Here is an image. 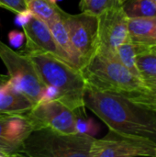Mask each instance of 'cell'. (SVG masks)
Returning <instances> with one entry per match:
<instances>
[{
	"instance_id": "6da1fadb",
	"label": "cell",
	"mask_w": 156,
	"mask_h": 157,
	"mask_svg": "<svg viewBox=\"0 0 156 157\" xmlns=\"http://www.w3.org/2000/svg\"><path fill=\"white\" fill-rule=\"evenodd\" d=\"M83 99L110 132L156 148V111L87 83Z\"/></svg>"
},
{
	"instance_id": "7a4b0ae2",
	"label": "cell",
	"mask_w": 156,
	"mask_h": 157,
	"mask_svg": "<svg viewBox=\"0 0 156 157\" xmlns=\"http://www.w3.org/2000/svg\"><path fill=\"white\" fill-rule=\"evenodd\" d=\"M42 83L55 92V98L74 110L85 108L86 81L81 70L47 52H27Z\"/></svg>"
},
{
	"instance_id": "3957f363",
	"label": "cell",
	"mask_w": 156,
	"mask_h": 157,
	"mask_svg": "<svg viewBox=\"0 0 156 157\" xmlns=\"http://www.w3.org/2000/svg\"><path fill=\"white\" fill-rule=\"evenodd\" d=\"M81 72L90 86L106 92L133 99L148 90L144 84L117 59L96 52Z\"/></svg>"
},
{
	"instance_id": "277c9868",
	"label": "cell",
	"mask_w": 156,
	"mask_h": 157,
	"mask_svg": "<svg viewBox=\"0 0 156 157\" xmlns=\"http://www.w3.org/2000/svg\"><path fill=\"white\" fill-rule=\"evenodd\" d=\"M95 137L83 132L63 133L51 129L33 130L24 142L20 155L29 157H91Z\"/></svg>"
},
{
	"instance_id": "5b68a950",
	"label": "cell",
	"mask_w": 156,
	"mask_h": 157,
	"mask_svg": "<svg viewBox=\"0 0 156 157\" xmlns=\"http://www.w3.org/2000/svg\"><path fill=\"white\" fill-rule=\"evenodd\" d=\"M0 60L7 70L10 82L33 105L43 99L46 86L40 78L33 62L26 52H16L0 40Z\"/></svg>"
},
{
	"instance_id": "8992f818",
	"label": "cell",
	"mask_w": 156,
	"mask_h": 157,
	"mask_svg": "<svg viewBox=\"0 0 156 157\" xmlns=\"http://www.w3.org/2000/svg\"><path fill=\"white\" fill-rule=\"evenodd\" d=\"M24 115L29 119L34 130L45 128L63 133L78 132L75 110L57 99L40 100Z\"/></svg>"
},
{
	"instance_id": "52a82bcc",
	"label": "cell",
	"mask_w": 156,
	"mask_h": 157,
	"mask_svg": "<svg viewBox=\"0 0 156 157\" xmlns=\"http://www.w3.org/2000/svg\"><path fill=\"white\" fill-rule=\"evenodd\" d=\"M97 52L112 57L119 46L130 40L128 20L122 5L109 8L97 15Z\"/></svg>"
},
{
	"instance_id": "ba28073f",
	"label": "cell",
	"mask_w": 156,
	"mask_h": 157,
	"mask_svg": "<svg viewBox=\"0 0 156 157\" xmlns=\"http://www.w3.org/2000/svg\"><path fill=\"white\" fill-rule=\"evenodd\" d=\"M63 21L72 44L84 66L97 51V16L86 12L75 15L67 13Z\"/></svg>"
},
{
	"instance_id": "9c48e42d",
	"label": "cell",
	"mask_w": 156,
	"mask_h": 157,
	"mask_svg": "<svg viewBox=\"0 0 156 157\" xmlns=\"http://www.w3.org/2000/svg\"><path fill=\"white\" fill-rule=\"evenodd\" d=\"M155 147L136 142L113 132L92 143L91 157L154 156Z\"/></svg>"
},
{
	"instance_id": "30bf717a",
	"label": "cell",
	"mask_w": 156,
	"mask_h": 157,
	"mask_svg": "<svg viewBox=\"0 0 156 157\" xmlns=\"http://www.w3.org/2000/svg\"><path fill=\"white\" fill-rule=\"evenodd\" d=\"M34 127L26 115L11 114L0 116V149L11 157L21 156L20 151Z\"/></svg>"
},
{
	"instance_id": "8fae6325",
	"label": "cell",
	"mask_w": 156,
	"mask_h": 157,
	"mask_svg": "<svg viewBox=\"0 0 156 157\" xmlns=\"http://www.w3.org/2000/svg\"><path fill=\"white\" fill-rule=\"evenodd\" d=\"M22 28L26 40V52H47L67 62L47 23L31 14L28 22Z\"/></svg>"
},
{
	"instance_id": "7c38bea8",
	"label": "cell",
	"mask_w": 156,
	"mask_h": 157,
	"mask_svg": "<svg viewBox=\"0 0 156 157\" xmlns=\"http://www.w3.org/2000/svg\"><path fill=\"white\" fill-rule=\"evenodd\" d=\"M33 106V103L14 86L9 76L0 75V115H24Z\"/></svg>"
},
{
	"instance_id": "4fadbf2b",
	"label": "cell",
	"mask_w": 156,
	"mask_h": 157,
	"mask_svg": "<svg viewBox=\"0 0 156 157\" xmlns=\"http://www.w3.org/2000/svg\"><path fill=\"white\" fill-rule=\"evenodd\" d=\"M128 30L132 43L148 47L156 42V17H130Z\"/></svg>"
},
{
	"instance_id": "5bb4252c",
	"label": "cell",
	"mask_w": 156,
	"mask_h": 157,
	"mask_svg": "<svg viewBox=\"0 0 156 157\" xmlns=\"http://www.w3.org/2000/svg\"><path fill=\"white\" fill-rule=\"evenodd\" d=\"M47 24L57 45L63 52L67 62L74 68L81 70V68L83 67V63L72 44L63 18H57L51 20Z\"/></svg>"
},
{
	"instance_id": "9a60e30c",
	"label": "cell",
	"mask_w": 156,
	"mask_h": 157,
	"mask_svg": "<svg viewBox=\"0 0 156 157\" xmlns=\"http://www.w3.org/2000/svg\"><path fill=\"white\" fill-rule=\"evenodd\" d=\"M136 63L140 78L148 89H156V53L145 47L136 45Z\"/></svg>"
},
{
	"instance_id": "2e32d148",
	"label": "cell",
	"mask_w": 156,
	"mask_h": 157,
	"mask_svg": "<svg viewBox=\"0 0 156 157\" xmlns=\"http://www.w3.org/2000/svg\"><path fill=\"white\" fill-rule=\"evenodd\" d=\"M26 3L28 10L45 23L63 18L67 14L52 0H26Z\"/></svg>"
},
{
	"instance_id": "e0dca14e",
	"label": "cell",
	"mask_w": 156,
	"mask_h": 157,
	"mask_svg": "<svg viewBox=\"0 0 156 157\" xmlns=\"http://www.w3.org/2000/svg\"><path fill=\"white\" fill-rule=\"evenodd\" d=\"M122 7L130 17H156V5L153 0H126Z\"/></svg>"
},
{
	"instance_id": "ac0fdd59",
	"label": "cell",
	"mask_w": 156,
	"mask_h": 157,
	"mask_svg": "<svg viewBox=\"0 0 156 157\" xmlns=\"http://www.w3.org/2000/svg\"><path fill=\"white\" fill-rule=\"evenodd\" d=\"M136 55H137V48L134 43L131 40L121 44L117 48L114 52L113 58L117 59L121 64H123L131 74H133L140 80V73L136 63ZM142 81V80H141Z\"/></svg>"
},
{
	"instance_id": "d6986e66",
	"label": "cell",
	"mask_w": 156,
	"mask_h": 157,
	"mask_svg": "<svg viewBox=\"0 0 156 157\" xmlns=\"http://www.w3.org/2000/svg\"><path fill=\"white\" fill-rule=\"evenodd\" d=\"M121 0H80L81 12L99 15L105 10L121 6Z\"/></svg>"
},
{
	"instance_id": "ffe728a7",
	"label": "cell",
	"mask_w": 156,
	"mask_h": 157,
	"mask_svg": "<svg viewBox=\"0 0 156 157\" xmlns=\"http://www.w3.org/2000/svg\"><path fill=\"white\" fill-rule=\"evenodd\" d=\"M131 101L151 110L156 111V89H148L142 92L131 99Z\"/></svg>"
},
{
	"instance_id": "44dd1931",
	"label": "cell",
	"mask_w": 156,
	"mask_h": 157,
	"mask_svg": "<svg viewBox=\"0 0 156 157\" xmlns=\"http://www.w3.org/2000/svg\"><path fill=\"white\" fill-rule=\"evenodd\" d=\"M0 7L7 9L15 14L29 11L26 0H0Z\"/></svg>"
},
{
	"instance_id": "7402d4cb",
	"label": "cell",
	"mask_w": 156,
	"mask_h": 157,
	"mask_svg": "<svg viewBox=\"0 0 156 157\" xmlns=\"http://www.w3.org/2000/svg\"><path fill=\"white\" fill-rule=\"evenodd\" d=\"M8 40H9V43L12 47L20 48L25 40L24 32L18 31V30H11L8 33Z\"/></svg>"
},
{
	"instance_id": "603a6c76",
	"label": "cell",
	"mask_w": 156,
	"mask_h": 157,
	"mask_svg": "<svg viewBox=\"0 0 156 157\" xmlns=\"http://www.w3.org/2000/svg\"><path fill=\"white\" fill-rule=\"evenodd\" d=\"M17 22L19 24V25H21V26H23V25H25L27 22H28V20L29 19V17H30V16H31V13L29 12V11H26V12H23V13H19V14H17Z\"/></svg>"
},
{
	"instance_id": "cb8c5ba5",
	"label": "cell",
	"mask_w": 156,
	"mask_h": 157,
	"mask_svg": "<svg viewBox=\"0 0 156 157\" xmlns=\"http://www.w3.org/2000/svg\"><path fill=\"white\" fill-rule=\"evenodd\" d=\"M0 157H11V155L3 149H0Z\"/></svg>"
},
{
	"instance_id": "d4e9b609",
	"label": "cell",
	"mask_w": 156,
	"mask_h": 157,
	"mask_svg": "<svg viewBox=\"0 0 156 157\" xmlns=\"http://www.w3.org/2000/svg\"><path fill=\"white\" fill-rule=\"evenodd\" d=\"M145 48H148L149 50L153 51L154 52H155L156 53V42L155 43H154V44H152V45H150V46H148V47H145Z\"/></svg>"
},
{
	"instance_id": "484cf974",
	"label": "cell",
	"mask_w": 156,
	"mask_h": 157,
	"mask_svg": "<svg viewBox=\"0 0 156 157\" xmlns=\"http://www.w3.org/2000/svg\"><path fill=\"white\" fill-rule=\"evenodd\" d=\"M154 156L156 157V148H155V151H154Z\"/></svg>"
},
{
	"instance_id": "4316f807",
	"label": "cell",
	"mask_w": 156,
	"mask_h": 157,
	"mask_svg": "<svg viewBox=\"0 0 156 157\" xmlns=\"http://www.w3.org/2000/svg\"><path fill=\"white\" fill-rule=\"evenodd\" d=\"M153 2H154V3L156 5V0H153Z\"/></svg>"
},
{
	"instance_id": "83f0119b",
	"label": "cell",
	"mask_w": 156,
	"mask_h": 157,
	"mask_svg": "<svg viewBox=\"0 0 156 157\" xmlns=\"http://www.w3.org/2000/svg\"><path fill=\"white\" fill-rule=\"evenodd\" d=\"M124 1H126V0H121V3H123Z\"/></svg>"
},
{
	"instance_id": "f1b7e54d",
	"label": "cell",
	"mask_w": 156,
	"mask_h": 157,
	"mask_svg": "<svg viewBox=\"0 0 156 157\" xmlns=\"http://www.w3.org/2000/svg\"><path fill=\"white\" fill-rule=\"evenodd\" d=\"M52 1H55V0H52Z\"/></svg>"
}]
</instances>
